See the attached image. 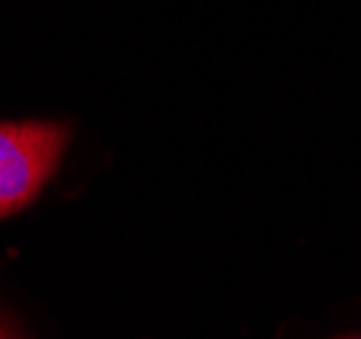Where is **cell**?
<instances>
[{"mask_svg":"<svg viewBox=\"0 0 361 339\" xmlns=\"http://www.w3.org/2000/svg\"><path fill=\"white\" fill-rule=\"evenodd\" d=\"M68 144L60 123H0V217L17 214L44 190Z\"/></svg>","mask_w":361,"mask_h":339,"instance_id":"1","label":"cell"},{"mask_svg":"<svg viewBox=\"0 0 361 339\" xmlns=\"http://www.w3.org/2000/svg\"><path fill=\"white\" fill-rule=\"evenodd\" d=\"M0 337H3V331H0Z\"/></svg>","mask_w":361,"mask_h":339,"instance_id":"2","label":"cell"}]
</instances>
